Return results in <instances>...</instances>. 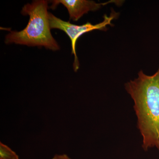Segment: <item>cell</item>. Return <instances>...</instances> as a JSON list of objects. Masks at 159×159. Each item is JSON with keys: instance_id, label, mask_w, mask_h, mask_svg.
<instances>
[{"instance_id": "cell-3", "label": "cell", "mask_w": 159, "mask_h": 159, "mask_svg": "<svg viewBox=\"0 0 159 159\" xmlns=\"http://www.w3.org/2000/svg\"><path fill=\"white\" fill-rule=\"evenodd\" d=\"M119 13L112 10L110 16H103V20L101 22L96 25H93L91 23H86L82 25H77L71 24L69 22L65 21L54 16V15L49 12V21L51 29H58L62 30L68 35L70 39L72 46V54L74 56V70L77 72L80 67V63L76 53V44L79 37L83 34L94 30L106 31L107 25L112 26V21L118 17Z\"/></svg>"}, {"instance_id": "cell-1", "label": "cell", "mask_w": 159, "mask_h": 159, "mask_svg": "<svg viewBox=\"0 0 159 159\" xmlns=\"http://www.w3.org/2000/svg\"><path fill=\"white\" fill-rule=\"evenodd\" d=\"M125 88L134 101L142 148L148 151L155 147L159 152V68L151 76L140 71Z\"/></svg>"}, {"instance_id": "cell-6", "label": "cell", "mask_w": 159, "mask_h": 159, "mask_svg": "<svg viewBox=\"0 0 159 159\" xmlns=\"http://www.w3.org/2000/svg\"><path fill=\"white\" fill-rule=\"evenodd\" d=\"M52 159H71L67 155H57L56 154L54 156V157Z\"/></svg>"}, {"instance_id": "cell-4", "label": "cell", "mask_w": 159, "mask_h": 159, "mask_svg": "<svg viewBox=\"0 0 159 159\" xmlns=\"http://www.w3.org/2000/svg\"><path fill=\"white\" fill-rule=\"evenodd\" d=\"M52 6L50 8L55 9L60 4H62L68 11L70 19L74 21L78 20L84 15L89 11H95L100 9L102 6L110 3L122 4V1H111L104 3H97L93 1L88 0H54L51 1Z\"/></svg>"}, {"instance_id": "cell-2", "label": "cell", "mask_w": 159, "mask_h": 159, "mask_svg": "<svg viewBox=\"0 0 159 159\" xmlns=\"http://www.w3.org/2000/svg\"><path fill=\"white\" fill-rule=\"evenodd\" d=\"M48 2L34 1L23 7L22 14L29 15L28 25L20 31H11L5 38L6 44L15 43L29 47H44L53 51H58L59 46L52 36L49 21Z\"/></svg>"}, {"instance_id": "cell-5", "label": "cell", "mask_w": 159, "mask_h": 159, "mask_svg": "<svg viewBox=\"0 0 159 159\" xmlns=\"http://www.w3.org/2000/svg\"><path fill=\"white\" fill-rule=\"evenodd\" d=\"M0 159H19V157L7 145L1 142Z\"/></svg>"}]
</instances>
